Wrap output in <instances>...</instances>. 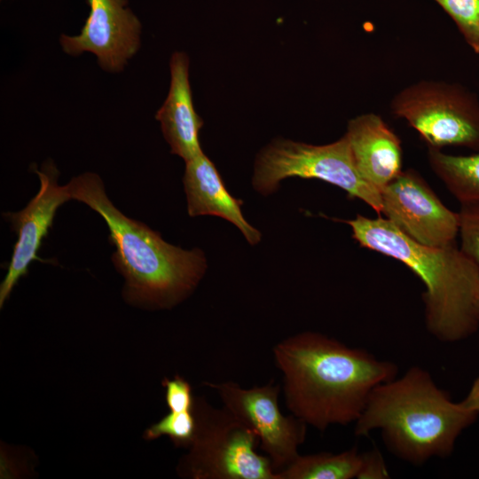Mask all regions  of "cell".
<instances>
[{
  "mask_svg": "<svg viewBox=\"0 0 479 479\" xmlns=\"http://www.w3.org/2000/svg\"><path fill=\"white\" fill-rule=\"evenodd\" d=\"M89 15L81 32L61 35L59 43L67 54L90 52L100 67L120 72L140 47L142 25L128 0H86Z\"/></svg>",
  "mask_w": 479,
  "mask_h": 479,
  "instance_id": "30bf717a",
  "label": "cell"
},
{
  "mask_svg": "<svg viewBox=\"0 0 479 479\" xmlns=\"http://www.w3.org/2000/svg\"><path fill=\"white\" fill-rule=\"evenodd\" d=\"M460 249L479 265V202L460 204Z\"/></svg>",
  "mask_w": 479,
  "mask_h": 479,
  "instance_id": "d6986e66",
  "label": "cell"
},
{
  "mask_svg": "<svg viewBox=\"0 0 479 479\" xmlns=\"http://www.w3.org/2000/svg\"><path fill=\"white\" fill-rule=\"evenodd\" d=\"M477 321H478V326H479V304L477 309Z\"/></svg>",
  "mask_w": 479,
  "mask_h": 479,
  "instance_id": "603a6c76",
  "label": "cell"
},
{
  "mask_svg": "<svg viewBox=\"0 0 479 479\" xmlns=\"http://www.w3.org/2000/svg\"><path fill=\"white\" fill-rule=\"evenodd\" d=\"M344 135L359 174L380 192L403 171L400 138L380 115L352 118Z\"/></svg>",
  "mask_w": 479,
  "mask_h": 479,
  "instance_id": "7c38bea8",
  "label": "cell"
},
{
  "mask_svg": "<svg viewBox=\"0 0 479 479\" xmlns=\"http://www.w3.org/2000/svg\"><path fill=\"white\" fill-rule=\"evenodd\" d=\"M183 183L190 216H219L233 224L249 244L261 240V232L242 215V201L229 193L215 164L204 153L185 161Z\"/></svg>",
  "mask_w": 479,
  "mask_h": 479,
  "instance_id": "5bb4252c",
  "label": "cell"
},
{
  "mask_svg": "<svg viewBox=\"0 0 479 479\" xmlns=\"http://www.w3.org/2000/svg\"><path fill=\"white\" fill-rule=\"evenodd\" d=\"M381 197V215L414 241L428 247L456 242L459 213L448 208L413 169H403Z\"/></svg>",
  "mask_w": 479,
  "mask_h": 479,
  "instance_id": "9c48e42d",
  "label": "cell"
},
{
  "mask_svg": "<svg viewBox=\"0 0 479 479\" xmlns=\"http://www.w3.org/2000/svg\"><path fill=\"white\" fill-rule=\"evenodd\" d=\"M189 65V58L185 52L172 54L169 93L155 114L171 153L185 161L203 153L199 133L204 122L193 106Z\"/></svg>",
  "mask_w": 479,
  "mask_h": 479,
  "instance_id": "4fadbf2b",
  "label": "cell"
},
{
  "mask_svg": "<svg viewBox=\"0 0 479 479\" xmlns=\"http://www.w3.org/2000/svg\"><path fill=\"white\" fill-rule=\"evenodd\" d=\"M390 110L404 119L428 148L458 145L479 150V101L459 84L412 83L392 98Z\"/></svg>",
  "mask_w": 479,
  "mask_h": 479,
  "instance_id": "52a82bcc",
  "label": "cell"
},
{
  "mask_svg": "<svg viewBox=\"0 0 479 479\" xmlns=\"http://www.w3.org/2000/svg\"><path fill=\"white\" fill-rule=\"evenodd\" d=\"M361 460V453L357 448L336 454H299L291 464L276 474L278 479H352L357 478Z\"/></svg>",
  "mask_w": 479,
  "mask_h": 479,
  "instance_id": "2e32d148",
  "label": "cell"
},
{
  "mask_svg": "<svg viewBox=\"0 0 479 479\" xmlns=\"http://www.w3.org/2000/svg\"><path fill=\"white\" fill-rule=\"evenodd\" d=\"M361 466L357 479H389V472L381 452L377 449L361 453Z\"/></svg>",
  "mask_w": 479,
  "mask_h": 479,
  "instance_id": "44dd1931",
  "label": "cell"
},
{
  "mask_svg": "<svg viewBox=\"0 0 479 479\" xmlns=\"http://www.w3.org/2000/svg\"><path fill=\"white\" fill-rule=\"evenodd\" d=\"M197 420L183 470L195 479H278L271 461L259 455L256 435L226 408L194 401Z\"/></svg>",
  "mask_w": 479,
  "mask_h": 479,
  "instance_id": "8992f818",
  "label": "cell"
},
{
  "mask_svg": "<svg viewBox=\"0 0 479 479\" xmlns=\"http://www.w3.org/2000/svg\"><path fill=\"white\" fill-rule=\"evenodd\" d=\"M206 384L216 391L224 407L256 435L276 473L296 459L307 425L293 414L281 412L278 385L243 389L233 381Z\"/></svg>",
  "mask_w": 479,
  "mask_h": 479,
  "instance_id": "ba28073f",
  "label": "cell"
},
{
  "mask_svg": "<svg viewBox=\"0 0 479 479\" xmlns=\"http://www.w3.org/2000/svg\"><path fill=\"white\" fill-rule=\"evenodd\" d=\"M67 185L72 200L83 202L106 222L116 249L113 262L125 279L130 297L170 307L197 287L207 268L200 249L173 246L146 224L123 215L95 173L75 177Z\"/></svg>",
  "mask_w": 479,
  "mask_h": 479,
  "instance_id": "277c9868",
  "label": "cell"
},
{
  "mask_svg": "<svg viewBox=\"0 0 479 479\" xmlns=\"http://www.w3.org/2000/svg\"><path fill=\"white\" fill-rule=\"evenodd\" d=\"M454 20L467 44L479 53V0H434Z\"/></svg>",
  "mask_w": 479,
  "mask_h": 479,
  "instance_id": "ac0fdd59",
  "label": "cell"
},
{
  "mask_svg": "<svg viewBox=\"0 0 479 479\" xmlns=\"http://www.w3.org/2000/svg\"><path fill=\"white\" fill-rule=\"evenodd\" d=\"M428 159L433 172L460 204L479 202V150L452 155L428 148Z\"/></svg>",
  "mask_w": 479,
  "mask_h": 479,
  "instance_id": "9a60e30c",
  "label": "cell"
},
{
  "mask_svg": "<svg viewBox=\"0 0 479 479\" xmlns=\"http://www.w3.org/2000/svg\"><path fill=\"white\" fill-rule=\"evenodd\" d=\"M287 177L315 178L334 185L381 215V192L359 174L347 137L321 145L275 139L258 153L252 177L263 195L275 192Z\"/></svg>",
  "mask_w": 479,
  "mask_h": 479,
  "instance_id": "5b68a950",
  "label": "cell"
},
{
  "mask_svg": "<svg viewBox=\"0 0 479 479\" xmlns=\"http://www.w3.org/2000/svg\"><path fill=\"white\" fill-rule=\"evenodd\" d=\"M273 357L284 375L287 407L321 431L356 422L373 389L398 373L393 362L316 332L279 342Z\"/></svg>",
  "mask_w": 479,
  "mask_h": 479,
  "instance_id": "6da1fadb",
  "label": "cell"
},
{
  "mask_svg": "<svg viewBox=\"0 0 479 479\" xmlns=\"http://www.w3.org/2000/svg\"><path fill=\"white\" fill-rule=\"evenodd\" d=\"M478 415L461 401H452L427 370L412 366L373 389L354 432L364 436L380 430L389 451L418 466L451 455Z\"/></svg>",
  "mask_w": 479,
  "mask_h": 479,
  "instance_id": "7a4b0ae2",
  "label": "cell"
},
{
  "mask_svg": "<svg viewBox=\"0 0 479 479\" xmlns=\"http://www.w3.org/2000/svg\"><path fill=\"white\" fill-rule=\"evenodd\" d=\"M165 388V400L169 412H181L192 411L194 400L190 384L179 376L174 379H165L162 381Z\"/></svg>",
  "mask_w": 479,
  "mask_h": 479,
  "instance_id": "ffe728a7",
  "label": "cell"
},
{
  "mask_svg": "<svg viewBox=\"0 0 479 479\" xmlns=\"http://www.w3.org/2000/svg\"><path fill=\"white\" fill-rule=\"evenodd\" d=\"M40 188L27 205L18 212L3 214L18 236L7 273L0 286V307L9 297L20 279L27 274L29 264L43 261L38 255L43 239L48 235L58 208L72 200L67 185L58 184L59 170L51 161L41 169L34 168Z\"/></svg>",
  "mask_w": 479,
  "mask_h": 479,
  "instance_id": "8fae6325",
  "label": "cell"
},
{
  "mask_svg": "<svg viewBox=\"0 0 479 479\" xmlns=\"http://www.w3.org/2000/svg\"><path fill=\"white\" fill-rule=\"evenodd\" d=\"M344 222L361 247L403 263L420 279L425 323L435 338L454 342L479 329V265L456 242L444 247L420 244L381 216L357 215Z\"/></svg>",
  "mask_w": 479,
  "mask_h": 479,
  "instance_id": "3957f363",
  "label": "cell"
},
{
  "mask_svg": "<svg viewBox=\"0 0 479 479\" xmlns=\"http://www.w3.org/2000/svg\"><path fill=\"white\" fill-rule=\"evenodd\" d=\"M461 402L467 408L479 414V376L475 380L467 396Z\"/></svg>",
  "mask_w": 479,
  "mask_h": 479,
  "instance_id": "7402d4cb",
  "label": "cell"
},
{
  "mask_svg": "<svg viewBox=\"0 0 479 479\" xmlns=\"http://www.w3.org/2000/svg\"><path fill=\"white\" fill-rule=\"evenodd\" d=\"M197 420L193 410L181 412H170L147 428L145 437L147 440H154L160 436H168L177 446H190L195 436Z\"/></svg>",
  "mask_w": 479,
  "mask_h": 479,
  "instance_id": "e0dca14e",
  "label": "cell"
}]
</instances>
